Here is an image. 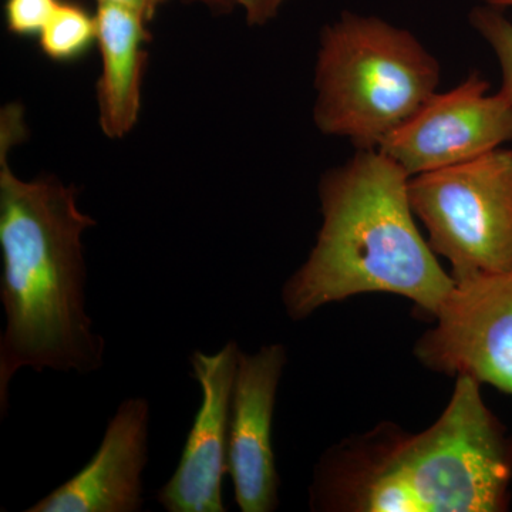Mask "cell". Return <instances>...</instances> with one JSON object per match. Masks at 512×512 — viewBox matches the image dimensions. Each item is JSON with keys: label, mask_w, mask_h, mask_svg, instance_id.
<instances>
[{"label": "cell", "mask_w": 512, "mask_h": 512, "mask_svg": "<svg viewBox=\"0 0 512 512\" xmlns=\"http://www.w3.org/2000/svg\"><path fill=\"white\" fill-rule=\"evenodd\" d=\"M28 137L23 109L0 114V417L8 416L9 386L23 367L37 373L90 375L104 365L106 342L86 309L83 234L96 220L79 208V188L55 175L26 181L9 154Z\"/></svg>", "instance_id": "cell-1"}, {"label": "cell", "mask_w": 512, "mask_h": 512, "mask_svg": "<svg viewBox=\"0 0 512 512\" xmlns=\"http://www.w3.org/2000/svg\"><path fill=\"white\" fill-rule=\"evenodd\" d=\"M512 440L485 406L480 383L457 376L439 420L412 436L380 426L329 450L315 468L313 511L507 510Z\"/></svg>", "instance_id": "cell-2"}, {"label": "cell", "mask_w": 512, "mask_h": 512, "mask_svg": "<svg viewBox=\"0 0 512 512\" xmlns=\"http://www.w3.org/2000/svg\"><path fill=\"white\" fill-rule=\"evenodd\" d=\"M410 177L380 150L323 175L322 227L305 264L286 281L282 302L293 320L360 293H393L436 318L454 279L414 221Z\"/></svg>", "instance_id": "cell-3"}, {"label": "cell", "mask_w": 512, "mask_h": 512, "mask_svg": "<svg viewBox=\"0 0 512 512\" xmlns=\"http://www.w3.org/2000/svg\"><path fill=\"white\" fill-rule=\"evenodd\" d=\"M440 64L419 40L346 12L320 35L313 120L326 136L376 150L436 94Z\"/></svg>", "instance_id": "cell-4"}, {"label": "cell", "mask_w": 512, "mask_h": 512, "mask_svg": "<svg viewBox=\"0 0 512 512\" xmlns=\"http://www.w3.org/2000/svg\"><path fill=\"white\" fill-rule=\"evenodd\" d=\"M414 215L429 244L463 282L512 271V151L490 153L409 181Z\"/></svg>", "instance_id": "cell-5"}, {"label": "cell", "mask_w": 512, "mask_h": 512, "mask_svg": "<svg viewBox=\"0 0 512 512\" xmlns=\"http://www.w3.org/2000/svg\"><path fill=\"white\" fill-rule=\"evenodd\" d=\"M434 319L416 345L424 366L512 396V271L457 282Z\"/></svg>", "instance_id": "cell-6"}, {"label": "cell", "mask_w": 512, "mask_h": 512, "mask_svg": "<svg viewBox=\"0 0 512 512\" xmlns=\"http://www.w3.org/2000/svg\"><path fill=\"white\" fill-rule=\"evenodd\" d=\"M488 90L490 83L480 73H471L450 92L434 94L377 150L414 177L500 148L512 141V103Z\"/></svg>", "instance_id": "cell-7"}, {"label": "cell", "mask_w": 512, "mask_h": 512, "mask_svg": "<svg viewBox=\"0 0 512 512\" xmlns=\"http://www.w3.org/2000/svg\"><path fill=\"white\" fill-rule=\"evenodd\" d=\"M241 352L238 343L229 340L212 355L195 350L188 357L202 399L180 463L157 493L167 512L227 511L222 483L229 473V421Z\"/></svg>", "instance_id": "cell-8"}, {"label": "cell", "mask_w": 512, "mask_h": 512, "mask_svg": "<svg viewBox=\"0 0 512 512\" xmlns=\"http://www.w3.org/2000/svg\"><path fill=\"white\" fill-rule=\"evenodd\" d=\"M286 360L282 345L239 355L229 421L228 474L242 512H271L279 504L281 481L272 447V420Z\"/></svg>", "instance_id": "cell-9"}, {"label": "cell", "mask_w": 512, "mask_h": 512, "mask_svg": "<svg viewBox=\"0 0 512 512\" xmlns=\"http://www.w3.org/2000/svg\"><path fill=\"white\" fill-rule=\"evenodd\" d=\"M150 403L128 397L117 407L94 456L28 512H138L148 460Z\"/></svg>", "instance_id": "cell-10"}, {"label": "cell", "mask_w": 512, "mask_h": 512, "mask_svg": "<svg viewBox=\"0 0 512 512\" xmlns=\"http://www.w3.org/2000/svg\"><path fill=\"white\" fill-rule=\"evenodd\" d=\"M97 46L101 74L96 84L99 124L104 136L121 140L136 126L150 43L148 22L137 10L97 0Z\"/></svg>", "instance_id": "cell-11"}, {"label": "cell", "mask_w": 512, "mask_h": 512, "mask_svg": "<svg viewBox=\"0 0 512 512\" xmlns=\"http://www.w3.org/2000/svg\"><path fill=\"white\" fill-rule=\"evenodd\" d=\"M37 37L40 50L52 62H79L97 43L96 15L77 3L60 2Z\"/></svg>", "instance_id": "cell-12"}, {"label": "cell", "mask_w": 512, "mask_h": 512, "mask_svg": "<svg viewBox=\"0 0 512 512\" xmlns=\"http://www.w3.org/2000/svg\"><path fill=\"white\" fill-rule=\"evenodd\" d=\"M470 22L497 55L503 72L500 93L512 103V23L500 9L490 5L471 10Z\"/></svg>", "instance_id": "cell-13"}, {"label": "cell", "mask_w": 512, "mask_h": 512, "mask_svg": "<svg viewBox=\"0 0 512 512\" xmlns=\"http://www.w3.org/2000/svg\"><path fill=\"white\" fill-rule=\"evenodd\" d=\"M60 0H6V26L12 35L39 36L46 28Z\"/></svg>", "instance_id": "cell-14"}, {"label": "cell", "mask_w": 512, "mask_h": 512, "mask_svg": "<svg viewBox=\"0 0 512 512\" xmlns=\"http://www.w3.org/2000/svg\"><path fill=\"white\" fill-rule=\"evenodd\" d=\"M288 0H237L245 12L249 26H264L276 18L279 10Z\"/></svg>", "instance_id": "cell-15"}, {"label": "cell", "mask_w": 512, "mask_h": 512, "mask_svg": "<svg viewBox=\"0 0 512 512\" xmlns=\"http://www.w3.org/2000/svg\"><path fill=\"white\" fill-rule=\"evenodd\" d=\"M109 2L119 3V5L137 10L150 23L151 20L156 18L158 9L168 0H109Z\"/></svg>", "instance_id": "cell-16"}, {"label": "cell", "mask_w": 512, "mask_h": 512, "mask_svg": "<svg viewBox=\"0 0 512 512\" xmlns=\"http://www.w3.org/2000/svg\"><path fill=\"white\" fill-rule=\"evenodd\" d=\"M185 2L200 3L211 12L222 13V15L232 12L238 6L237 0H185Z\"/></svg>", "instance_id": "cell-17"}, {"label": "cell", "mask_w": 512, "mask_h": 512, "mask_svg": "<svg viewBox=\"0 0 512 512\" xmlns=\"http://www.w3.org/2000/svg\"><path fill=\"white\" fill-rule=\"evenodd\" d=\"M480 2L498 9L512 8V0H480Z\"/></svg>", "instance_id": "cell-18"}]
</instances>
